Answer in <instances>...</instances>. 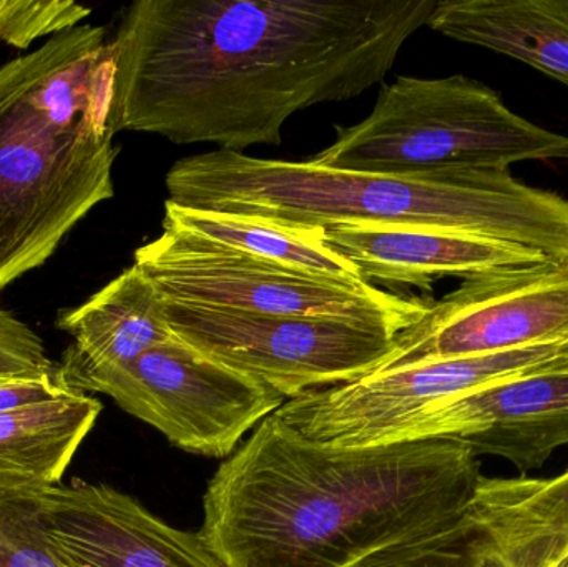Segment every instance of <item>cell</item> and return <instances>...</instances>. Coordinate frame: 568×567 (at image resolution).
I'll use <instances>...</instances> for the list:
<instances>
[{"mask_svg":"<svg viewBox=\"0 0 568 567\" xmlns=\"http://www.w3.org/2000/svg\"><path fill=\"white\" fill-rule=\"evenodd\" d=\"M59 369L52 375L40 378H2L0 379V413L13 412L26 406L42 405L72 395Z\"/></svg>","mask_w":568,"mask_h":567,"instance_id":"603a6c76","label":"cell"},{"mask_svg":"<svg viewBox=\"0 0 568 567\" xmlns=\"http://www.w3.org/2000/svg\"><path fill=\"white\" fill-rule=\"evenodd\" d=\"M437 0H139L112 40L115 133L240 152L386 79Z\"/></svg>","mask_w":568,"mask_h":567,"instance_id":"6da1fadb","label":"cell"},{"mask_svg":"<svg viewBox=\"0 0 568 567\" xmlns=\"http://www.w3.org/2000/svg\"><path fill=\"white\" fill-rule=\"evenodd\" d=\"M566 363L568 343L417 363L287 399L275 415L337 448L400 445L410 426L453 399Z\"/></svg>","mask_w":568,"mask_h":567,"instance_id":"9c48e42d","label":"cell"},{"mask_svg":"<svg viewBox=\"0 0 568 567\" xmlns=\"http://www.w3.org/2000/svg\"><path fill=\"white\" fill-rule=\"evenodd\" d=\"M170 328L183 342L283 396L359 382L389 358L396 333L354 320L255 315L165 300Z\"/></svg>","mask_w":568,"mask_h":567,"instance_id":"ba28073f","label":"cell"},{"mask_svg":"<svg viewBox=\"0 0 568 567\" xmlns=\"http://www.w3.org/2000/svg\"><path fill=\"white\" fill-rule=\"evenodd\" d=\"M165 185L169 202L186 209L301 229L413 226L568 256V199L520 182L510 169L394 176L213 150L179 160Z\"/></svg>","mask_w":568,"mask_h":567,"instance_id":"3957f363","label":"cell"},{"mask_svg":"<svg viewBox=\"0 0 568 567\" xmlns=\"http://www.w3.org/2000/svg\"><path fill=\"white\" fill-rule=\"evenodd\" d=\"M163 232L320 275L361 280L351 263L327 249L323 229H301L255 216L186 209L166 200Z\"/></svg>","mask_w":568,"mask_h":567,"instance_id":"e0dca14e","label":"cell"},{"mask_svg":"<svg viewBox=\"0 0 568 567\" xmlns=\"http://www.w3.org/2000/svg\"><path fill=\"white\" fill-rule=\"evenodd\" d=\"M324 243L366 283L430 290L444 276H466L547 259L544 253L480 236L403 225H344L324 230Z\"/></svg>","mask_w":568,"mask_h":567,"instance_id":"4fadbf2b","label":"cell"},{"mask_svg":"<svg viewBox=\"0 0 568 567\" xmlns=\"http://www.w3.org/2000/svg\"><path fill=\"white\" fill-rule=\"evenodd\" d=\"M90 13L89 7L70 0H0V42L23 50L80 26Z\"/></svg>","mask_w":568,"mask_h":567,"instance_id":"44dd1931","label":"cell"},{"mask_svg":"<svg viewBox=\"0 0 568 567\" xmlns=\"http://www.w3.org/2000/svg\"><path fill=\"white\" fill-rule=\"evenodd\" d=\"M49 486L0 462V567H63L47 533Z\"/></svg>","mask_w":568,"mask_h":567,"instance_id":"d6986e66","label":"cell"},{"mask_svg":"<svg viewBox=\"0 0 568 567\" xmlns=\"http://www.w3.org/2000/svg\"><path fill=\"white\" fill-rule=\"evenodd\" d=\"M69 386L110 396L176 448L219 459L232 456L245 433L286 403L265 383L230 368L175 333L132 362L79 376Z\"/></svg>","mask_w":568,"mask_h":567,"instance_id":"52a82bcc","label":"cell"},{"mask_svg":"<svg viewBox=\"0 0 568 567\" xmlns=\"http://www.w3.org/2000/svg\"><path fill=\"white\" fill-rule=\"evenodd\" d=\"M357 567H480L466 515L447 525L377 553Z\"/></svg>","mask_w":568,"mask_h":567,"instance_id":"ffe728a7","label":"cell"},{"mask_svg":"<svg viewBox=\"0 0 568 567\" xmlns=\"http://www.w3.org/2000/svg\"><path fill=\"white\" fill-rule=\"evenodd\" d=\"M568 160V136L517 115L499 93L466 75L399 77L373 112L310 162L324 169L424 176L457 169H510Z\"/></svg>","mask_w":568,"mask_h":567,"instance_id":"5b68a950","label":"cell"},{"mask_svg":"<svg viewBox=\"0 0 568 567\" xmlns=\"http://www.w3.org/2000/svg\"><path fill=\"white\" fill-rule=\"evenodd\" d=\"M103 406L75 392L42 405L0 413V462L47 483L62 485Z\"/></svg>","mask_w":568,"mask_h":567,"instance_id":"ac0fdd59","label":"cell"},{"mask_svg":"<svg viewBox=\"0 0 568 567\" xmlns=\"http://www.w3.org/2000/svg\"><path fill=\"white\" fill-rule=\"evenodd\" d=\"M454 442L520 473L542 468L568 445V363L487 386L427 413L403 443Z\"/></svg>","mask_w":568,"mask_h":567,"instance_id":"7c38bea8","label":"cell"},{"mask_svg":"<svg viewBox=\"0 0 568 567\" xmlns=\"http://www.w3.org/2000/svg\"><path fill=\"white\" fill-rule=\"evenodd\" d=\"M135 265L170 302L255 315L354 320L396 335L416 325L433 303L384 293L363 280L320 275L169 232L140 246Z\"/></svg>","mask_w":568,"mask_h":567,"instance_id":"8992f818","label":"cell"},{"mask_svg":"<svg viewBox=\"0 0 568 567\" xmlns=\"http://www.w3.org/2000/svg\"><path fill=\"white\" fill-rule=\"evenodd\" d=\"M427 27L513 57L568 87V0H440Z\"/></svg>","mask_w":568,"mask_h":567,"instance_id":"2e32d148","label":"cell"},{"mask_svg":"<svg viewBox=\"0 0 568 567\" xmlns=\"http://www.w3.org/2000/svg\"><path fill=\"white\" fill-rule=\"evenodd\" d=\"M562 343H568V256H547L463 279L396 336L377 372Z\"/></svg>","mask_w":568,"mask_h":567,"instance_id":"30bf717a","label":"cell"},{"mask_svg":"<svg viewBox=\"0 0 568 567\" xmlns=\"http://www.w3.org/2000/svg\"><path fill=\"white\" fill-rule=\"evenodd\" d=\"M554 567H568V555L562 559V561L557 563Z\"/></svg>","mask_w":568,"mask_h":567,"instance_id":"cb8c5ba5","label":"cell"},{"mask_svg":"<svg viewBox=\"0 0 568 567\" xmlns=\"http://www.w3.org/2000/svg\"><path fill=\"white\" fill-rule=\"evenodd\" d=\"M466 519L480 567H554L568 555V469L554 478L483 476Z\"/></svg>","mask_w":568,"mask_h":567,"instance_id":"5bb4252c","label":"cell"},{"mask_svg":"<svg viewBox=\"0 0 568 567\" xmlns=\"http://www.w3.org/2000/svg\"><path fill=\"white\" fill-rule=\"evenodd\" d=\"M57 328L73 338L59 363L67 385L79 376L125 365L173 336L165 298L135 263L82 305L60 312Z\"/></svg>","mask_w":568,"mask_h":567,"instance_id":"9a60e30c","label":"cell"},{"mask_svg":"<svg viewBox=\"0 0 568 567\" xmlns=\"http://www.w3.org/2000/svg\"><path fill=\"white\" fill-rule=\"evenodd\" d=\"M57 369L42 338L16 315L0 310V379L40 378Z\"/></svg>","mask_w":568,"mask_h":567,"instance_id":"7402d4cb","label":"cell"},{"mask_svg":"<svg viewBox=\"0 0 568 567\" xmlns=\"http://www.w3.org/2000/svg\"><path fill=\"white\" fill-rule=\"evenodd\" d=\"M115 52L80 23L0 65V292L112 199Z\"/></svg>","mask_w":568,"mask_h":567,"instance_id":"277c9868","label":"cell"},{"mask_svg":"<svg viewBox=\"0 0 568 567\" xmlns=\"http://www.w3.org/2000/svg\"><path fill=\"white\" fill-rule=\"evenodd\" d=\"M480 478L459 443L337 448L273 413L210 479L200 535L229 567H357L463 516Z\"/></svg>","mask_w":568,"mask_h":567,"instance_id":"7a4b0ae2","label":"cell"},{"mask_svg":"<svg viewBox=\"0 0 568 567\" xmlns=\"http://www.w3.org/2000/svg\"><path fill=\"white\" fill-rule=\"evenodd\" d=\"M43 513L63 567H229L200 531L173 528L109 485H50Z\"/></svg>","mask_w":568,"mask_h":567,"instance_id":"8fae6325","label":"cell"}]
</instances>
